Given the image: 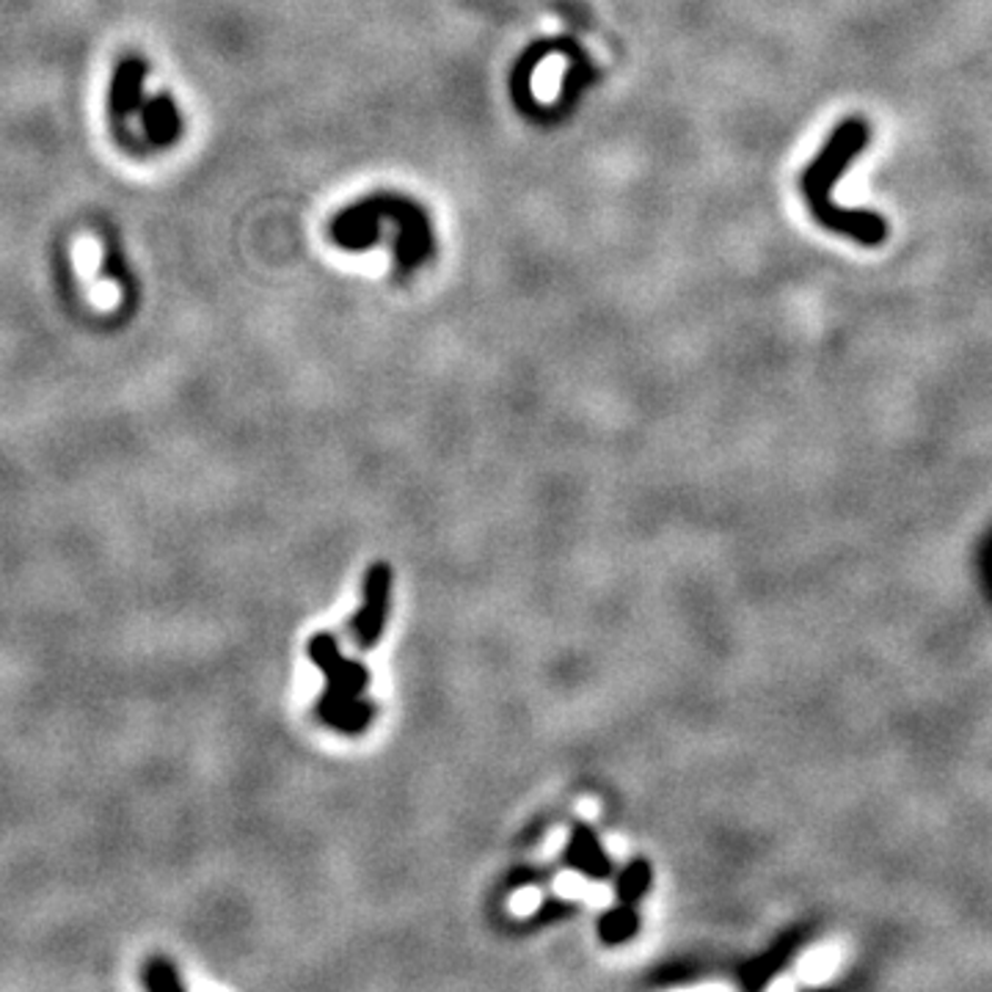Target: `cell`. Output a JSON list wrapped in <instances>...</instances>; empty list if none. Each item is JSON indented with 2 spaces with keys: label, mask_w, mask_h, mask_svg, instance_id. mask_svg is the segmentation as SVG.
<instances>
[{
  "label": "cell",
  "mask_w": 992,
  "mask_h": 992,
  "mask_svg": "<svg viewBox=\"0 0 992 992\" xmlns=\"http://www.w3.org/2000/svg\"><path fill=\"white\" fill-rule=\"evenodd\" d=\"M387 223L394 229V273L405 282L425 268L435 251L433 227L420 202L400 193H372L337 213L329 234L340 249L367 251L381 240Z\"/></svg>",
  "instance_id": "1"
},
{
  "label": "cell",
  "mask_w": 992,
  "mask_h": 992,
  "mask_svg": "<svg viewBox=\"0 0 992 992\" xmlns=\"http://www.w3.org/2000/svg\"><path fill=\"white\" fill-rule=\"evenodd\" d=\"M309 657L325 675V690L318 701V714L323 717V722L342 733L364 731L375 714L372 703L361 701L367 684H370V673L364 664L348 659L334 634L325 632L309 640Z\"/></svg>",
  "instance_id": "2"
},
{
  "label": "cell",
  "mask_w": 992,
  "mask_h": 992,
  "mask_svg": "<svg viewBox=\"0 0 992 992\" xmlns=\"http://www.w3.org/2000/svg\"><path fill=\"white\" fill-rule=\"evenodd\" d=\"M389 588H392V568L387 563H372L364 577V604L355 612L351 629L355 634V645L361 651H370L381 640L387 627L389 612Z\"/></svg>",
  "instance_id": "3"
},
{
  "label": "cell",
  "mask_w": 992,
  "mask_h": 992,
  "mask_svg": "<svg viewBox=\"0 0 992 992\" xmlns=\"http://www.w3.org/2000/svg\"><path fill=\"white\" fill-rule=\"evenodd\" d=\"M149 64L141 56H124L117 64L111 80V94H108V108H111L117 122H128L133 113L143 106V80H147Z\"/></svg>",
  "instance_id": "4"
},
{
  "label": "cell",
  "mask_w": 992,
  "mask_h": 992,
  "mask_svg": "<svg viewBox=\"0 0 992 992\" xmlns=\"http://www.w3.org/2000/svg\"><path fill=\"white\" fill-rule=\"evenodd\" d=\"M141 128L152 147H171L182 136V111L169 94H158L147 100L139 111Z\"/></svg>",
  "instance_id": "5"
},
{
  "label": "cell",
  "mask_w": 992,
  "mask_h": 992,
  "mask_svg": "<svg viewBox=\"0 0 992 992\" xmlns=\"http://www.w3.org/2000/svg\"><path fill=\"white\" fill-rule=\"evenodd\" d=\"M565 863L571 865V869L582 871L584 876H595V880H604V876L612 874L610 858H607V852L601 850L593 830H588L584 824H577V828H573L571 841H568L565 850Z\"/></svg>",
  "instance_id": "6"
},
{
  "label": "cell",
  "mask_w": 992,
  "mask_h": 992,
  "mask_svg": "<svg viewBox=\"0 0 992 992\" xmlns=\"http://www.w3.org/2000/svg\"><path fill=\"white\" fill-rule=\"evenodd\" d=\"M640 929V915L634 910V904H618L615 910L604 915L599 923V934L604 943L618 945V943H627L629 938H634Z\"/></svg>",
  "instance_id": "7"
},
{
  "label": "cell",
  "mask_w": 992,
  "mask_h": 992,
  "mask_svg": "<svg viewBox=\"0 0 992 992\" xmlns=\"http://www.w3.org/2000/svg\"><path fill=\"white\" fill-rule=\"evenodd\" d=\"M651 880H653L651 863H648L645 858L632 860V863L618 874V902L623 904L640 902V899L648 893V888H651Z\"/></svg>",
  "instance_id": "8"
}]
</instances>
